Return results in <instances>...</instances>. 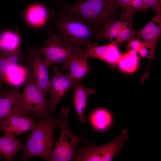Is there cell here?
<instances>
[{"mask_svg": "<svg viewBox=\"0 0 161 161\" xmlns=\"http://www.w3.org/2000/svg\"><path fill=\"white\" fill-rule=\"evenodd\" d=\"M126 46L128 50H139L143 46L144 41H140L138 39L134 38L128 41Z\"/></svg>", "mask_w": 161, "mask_h": 161, "instance_id": "obj_25", "label": "cell"}, {"mask_svg": "<svg viewBox=\"0 0 161 161\" xmlns=\"http://www.w3.org/2000/svg\"><path fill=\"white\" fill-rule=\"evenodd\" d=\"M24 140L4 135L0 137V156L7 161H12L19 151L23 150Z\"/></svg>", "mask_w": 161, "mask_h": 161, "instance_id": "obj_18", "label": "cell"}, {"mask_svg": "<svg viewBox=\"0 0 161 161\" xmlns=\"http://www.w3.org/2000/svg\"><path fill=\"white\" fill-rule=\"evenodd\" d=\"M95 92L94 89L86 87L80 84L74 88L73 96L74 105L79 120L81 122H85L87 118L85 112L88 98Z\"/></svg>", "mask_w": 161, "mask_h": 161, "instance_id": "obj_16", "label": "cell"}, {"mask_svg": "<svg viewBox=\"0 0 161 161\" xmlns=\"http://www.w3.org/2000/svg\"><path fill=\"white\" fill-rule=\"evenodd\" d=\"M129 136L126 129H124L121 135L110 143L97 146L87 143L83 147L79 146L72 160L78 161H110L121 150L124 143Z\"/></svg>", "mask_w": 161, "mask_h": 161, "instance_id": "obj_5", "label": "cell"}, {"mask_svg": "<svg viewBox=\"0 0 161 161\" xmlns=\"http://www.w3.org/2000/svg\"><path fill=\"white\" fill-rule=\"evenodd\" d=\"M25 67L32 76L35 83L47 97L50 80L48 67L41 55L40 49L32 47L28 49Z\"/></svg>", "mask_w": 161, "mask_h": 161, "instance_id": "obj_8", "label": "cell"}, {"mask_svg": "<svg viewBox=\"0 0 161 161\" xmlns=\"http://www.w3.org/2000/svg\"><path fill=\"white\" fill-rule=\"evenodd\" d=\"M3 82L2 81V80H1L0 78V88H1L2 86Z\"/></svg>", "mask_w": 161, "mask_h": 161, "instance_id": "obj_28", "label": "cell"}, {"mask_svg": "<svg viewBox=\"0 0 161 161\" xmlns=\"http://www.w3.org/2000/svg\"><path fill=\"white\" fill-rule=\"evenodd\" d=\"M26 58L20 47L12 51H2L0 54V78L2 81H5L7 73L10 68Z\"/></svg>", "mask_w": 161, "mask_h": 161, "instance_id": "obj_17", "label": "cell"}, {"mask_svg": "<svg viewBox=\"0 0 161 161\" xmlns=\"http://www.w3.org/2000/svg\"><path fill=\"white\" fill-rule=\"evenodd\" d=\"M27 73L25 66L17 64L9 69L5 81H7L15 87H19L25 81Z\"/></svg>", "mask_w": 161, "mask_h": 161, "instance_id": "obj_22", "label": "cell"}, {"mask_svg": "<svg viewBox=\"0 0 161 161\" xmlns=\"http://www.w3.org/2000/svg\"><path fill=\"white\" fill-rule=\"evenodd\" d=\"M84 52L88 57L103 61L112 67L118 64L121 55L118 46L114 41L103 46H98L97 44L89 45L85 49Z\"/></svg>", "mask_w": 161, "mask_h": 161, "instance_id": "obj_12", "label": "cell"}, {"mask_svg": "<svg viewBox=\"0 0 161 161\" xmlns=\"http://www.w3.org/2000/svg\"><path fill=\"white\" fill-rule=\"evenodd\" d=\"M69 109L62 108L59 112L58 128L61 133L53 149L51 161H69L72 160L80 143L85 141L83 137L73 134L68 128Z\"/></svg>", "mask_w": 161, "mask_h": 161, "instance_id": "obj_3", "label": "cell"}, {"mask_svg": "<svg viewBox=\"0 0 161 161\" xmlns=\"http://www.w3.org/2000/svg\"><path fill=\"white\" fill-rule=\"evenodd\" d=\"M24 81L21 96L22 105L24 109L29 114H34L39 119L50 117L52 114L47 97L27 70Z\"/></svg>", "mask_w": 161, "mask_h": 161, "instance_id": "obj_6", "label": "cell"}, {"mask_svg": "<svg viewBox=\"0 0 161 161\" xmlns=\"http://www.w3.org/2000/svg\"><path fill=\"white\" fill-rule=\"evenodd\" d=\"M56 18L55 35L63 40L84 49L89 45L97 44L90 39L95 34V30L80 16L62 9Z\"/></svg>", "mask_w": 161, "mask_h": 161, "instance_id": "obj_2", "label": "cell"}, {"mask_svg": "<svg viewBox=\"0 0 161 161\" xmlns=\"http://www.w3.org/2000/svg\"><path fill=\"white\" fill-rule=\"evenodd\" d=\"M134 14L133 11H126L123 14L121 17L116 21L107 20L99 30L95 32L96 38L99 41L106 38L111 41H114L113 39L117 37L121 27L128 18L133 16Z\"/></svg>", "mask_w": 161, "mask_h": 161, "instance_id": "obj_15", "label": "cell"}, {"mask_svg": "<svg viewBox=\"0 0 161 161\" xmlns=\"http://www.w3.org/2000/svg\"><path fill=\"white\" fill-rule=\"evenodd\" d=\"M37 123L34 117L18 114L11 115L0 122V132L4 135L15 138L33 129Z\"/></svg>", "mask_w": 161, "mask_h": 161, "instance_id": "obj_11", "label": "cell"}, {"mask_svg": "<svg viewBox=\"0 0 161 161\" xmlns=\"http://www.w3.org/2000/svg\"><path fill=\"white\" fill-rule=\"evenodd\" d=\"M20 39L18 35L10 31L2 33L0 36V45L5 52L13 50L20 47Z\"/></svg>", "mask_w": 161, "mask_h": 161, "instance_id": "obj_23", "label": "cell"}, {"mask_svg": "<svg viewBox=\"0 0 161 161\" xmlns=\"http://www.w3.org/2000/svg\"><path fill=\"white\" fill-rule=\"evenodd\" d=\"M2 51V50L1 46L0 45V54L1 53V52Z\"/></svg>", "mask_w": 161, "mask_h": 161, "instance_id": "obj_29", "label": "cell"}, {"mask_svg": "<svg viewBox=\"0 0 161 161\" xmlns=\"http://www.w3.org/2000/svg\"><path fill=\"white\" fill-rule=\"evenodd\" d=\"M48 12L46 7L42 4H36L30 6L27 13L28 21L35 26L41 25L46 21Z\"/></svg>", "mask_w": 161, "mask_h": 161, "instance_id": "obj_19", "label": "cell"}, {"mask_svg": "<svg viewBox=\"0 0 161 161\" xmlns=\"http://www.w3.org/2000/svg\"><path fill=\"white\" fill-rule=\"evenodd\" d=\"M59 121L58 114L54 117L40 119L28 135L24 151L20 157L24 161L34 157L51 161L54 143V132L55 128H58Z\"/></svg>", "mask_w": 161, "mask_h": 161, "instance_id": "obj_1", "label": "cell"}, {"mask_svg": "<svg viewBox=\"0 0 161 161\" xmlns=\"http://www.w3.org/2000/svg\"><path fill=\"white\" fill-rule=\"evenodd\" d=\"M137 51L128 50L124 54L121 55L118 64L120 68L124 72L131 73L137 69L138 60L140 58Z\"/></svg>", "mask_w": 161, "mask_h": 161, "instance_id": "obj_20", "label": "cell"}, {"mask_svg": "<svg viewBox=\"0 0 161 161\" xmlns=\"http://www.w3.org/2000/svg\"><path fill=\"white\" fill-rule=\"evenodd\" d=\"M161 31V11L156 13L153 19L140 30L136 31V37L143 39L156 48Z\"/></svg>", "mask_w": 161, "mask_h": 161, "instance_id": "obj_14", "label": "cell"}, {"mask_svg": "<svg viewBox=\"0 0 161 161\" xmlns=\"http://www.w3.org/2000/svg\"><path fill=\"white\" fill-rule=\"evenodd\" d=\"M147 8L152 9L157 13L161 11V0H142Z\"/></svg>", "mask_w": 161, "mask_h": 161, "instance_id": "obj_26", "label": "cell"}, {"mask_svg": "<svg viewBox=\"0 0 161 161\" xmlns=\"http://www.w3.org/2000/svg\"><path fill=\"white\" fill-rule=\"evenodd\" d=\"M92 123L95 128L99 130L107 129L112 121V117L107 110L102 109L96 110L91 116Z\"/></svg>", "mask_w": 161, "mask_h": 161, "instance_id": "obj_21", "label": "cell"}, {"mask_svg": "<svg viewBox=\"0 0 161 161\" xmlns=\"http://www.w3.org/2000/svg\"><path fill=\"white\" fill-rule=\"evenodd\" d=\"M116 7H122L126 10L129 8L133 0H114Z\"/></svg>", "mask_w": 161, "mask_h": 161, "instance_id": "obj_27", "label": "cell"}, {"mask_svg": "<svg viewBox=\"0 0 161 161\" xmlns=\"http://www.w3.org/2000/svg\"><path fill=\"white\" fill-rule=\"evenodd\" d=\"M53 70L54 76L49 81L48 90L49 94L48 101L52 114L55 112L57 105L67 92L78 84L72 79L70 74L62 73L57 66L54 67Z\"/></svg>", "mask_w": 161, "mask_h": 161, "instance_id": "obj_9", "label": "cell"}, {"mask_svg": "<svg viewBox=\"0 0 161 161\" xmlns=\"http://www.w3.org/2000/svg\"><path fill=\"white\" fill-rule=\"evenodd\" d=\"M115 7L114 0H80L62 8L78 15L92 26L104 22Z\"/></svg>", "mask_w": 161, "mask_h": 161, "instance_id": "obj_4", "label": "cell"}, {"mask_svg": "<svg viewBox=\"0 0 161 161\" xmlns=\"http://www.w3.org/2000/svg\"><path fill=\"white\" fill-rule=\"evenodd\" d=\"M88 58L84 52L78 53L70 59L62 70L69 69L71 78L78 84L91 70L87 63Z\"/></svg>", "mask_w": 161, "mask_h": 161, "instance_id": "obj_13", "label": "cell"}, {"mask_svg": "<svg viewBox=\"0 0 161 161\" xmlns=\"http://www.w3.org/2000/svg\"><path fill=\"white\" fill-rule=\"evenodd\" d=\"M132 17L129 18L120 29L117 37L114 41L118 46L126 41L135 38V32L132 24Z\"/></svg>", "mask_w": 161, "mask_h": 161, "instance_id": "obj_24", "label": "cell"}, {"mask_svg": "<svg viewBox=\"0 0 161 161\" xmlns=\"http://www.w3.org/2000/svg\"><path fill=\"white\" fill-rule=\"evenodd\" d=\"M45 46L40 49L44 55V59L49 67L53 64H60L63 69L70 59L75 55L84 52V49L65 41L56 35L46 40Z\"/></svg>", "mask_w": 161, "mask_h": 161, "instance_id": "obj_7", "label": "cell"}, {"mask_svg": "<svg viewBox=\"0 0 161 161\" xmlns=\"http://www.w3.org/2000/svg\"><path fill=\"white\" fill-rule=\"evenodd\" d=\"M19 87L9 90H0V122L13 114L28 116L23 107Z\"/></svg>", "mask_w": 161, "mask_h": 161, "instance_id": "obj_10", "label": "cell"}]
</instances>
